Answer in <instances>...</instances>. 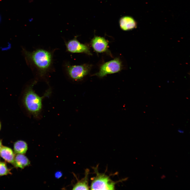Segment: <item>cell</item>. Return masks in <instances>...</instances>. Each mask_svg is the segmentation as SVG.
Wrapping results in <instances>:
<instances>
[{
	"label": "cell",
	"mask_w": 190,
	"mask_h": 190,
	"mask_svg": "<svg viewBox=\"0 0 190 190\" xmlns=\"http://www.w3.org/2000/svg\"><path fill=\"white\" fill-rule=\"evenodd\" d=\"M62 175V174L61 172L58 171L56 172L55 174V177L57 179L61 177Z\"/></svg>",
	"instance_id": "obj_14"
},
{
	"label": "cell",
	"mask_w": 190,
	"mask_h": 190,
	"mask_svg": "<svg viewBox=\"0 0 190 190\" xmlns=\"http://www.w3.org/2000/svg\"><path fill=\"white\" fill-rule=\"evenodd\" d=\"M9 171L6 164L3 162L0 163V176L8 174Z\"/></svg>",
	"instance_id": "obj_13"
},
{
	"label": "cell",
	"mask_w": 190,
	"mask_h": 190,
	"mask_svg": "<svg viewBox=\"0 0 190 190\" xmlns=\"http://www.w3.org/2000/svg\"><path fill=\"white\" fill-rule=\"evenodd\" d=\"M34 84L30 86L26 89L23 96V102L27 111L34 117L38 118L42 110V100L50 94L51 91L48 90L43 96H40L32 88Z\"/></svg>",
	"instance_id": "obj_2"
},
{
	"label": "cell",
	"mask_w": 190,
	"mask_h": 190,
	"mask_svg": "<svg viewBox=\"0 0 190 190\" xmlns=\"http://www.w3.org/2000/svg\"><path fill=\"white\" fill-rule=\"evenodd\" d=\"M108 42L103 37L95 36L92 41V45L93 49L98 53L105 51L107 49Z\"/></svg>",
	"instance_id": "obj_7"
},
{
	"label": "cell",
	"mask_w": 190,
	"mask_h": 190,
	"mask_svg": "<svg viewBox=\"0 0 190 190\" xmlns=\"http://www.w3.org/2000/svg\"><path fill=\"white\" fill-rule=\"evenodd\" d=\"M30 163L28 158L25 155L21 154H17L14 159V165L18 167L23 168Z\"/></svg>",
	"instance_id": "obj_11"
},
{
	"label": "cell",
	"mask_w": 190,
	"mask_h": 190,
	"mask_svg": "<svg viewBox=\"0 0 190 190\" xmlns=\"http://www.w3.org/2000/svg\"><path fill=\"white\" fill-rule=\"evenodd\" d=\"M1 15H0V22H1Z\"/></svg>",
	"instance_id": "obj_18"
},
{
	"label": "cell",
	"mask_w": 190,
	"mask_h": 190,
	"mask_svg": "<svg viewBox=\"0 0 190 190\" xmlns=\"http://www.w3.org/2000/svg\"><path fill=\"white\" fill-rule=\"evenodd\" d=\"M66 49L72 53H85L91 55L88 47L86 45L80 43L77 39V36L68 41L65 43Z\"/></svg>",
	"instance_id": "obj_6"
},
{
	"label": "cell",
	"mask_w": 190,
	"mask_h": 190,
	"mask_svg": "<svg viewBox=\"0 0 190 190\" xmlns=\"http://www.w3.org/2000/svg\"><path fill=\"white\" fill-rule=\"evenodd\" d=\"M0 155L8 162L14 165L15 156L12 150L6 146H3L0 150Z\"/></svg>",
	"instance_id": "obj_9"
},
{
	"label": "cell",
	"mask_w": 190,
	"mask_h": 190,
	"mask_svg": "<svg viewBox=\"0 0 190 190\" xmlns=\"http://www.w3.org/2000/svg\"><path fill=\"white\" fill-rule=\"evenodd\" d=\"M2 147V142H1V141L0 140V150Z\"/></svg>",
	"instance_id": "obj_17"
},
{
	"label": "cell",
	"mask_w": 190,
	"mask_h": 190,
	"mask_svg": "<svg viewBox=\"0 0 190 190\" xmlns=\"http://www.w3.org/2000/svg\"><path fill=\"white\" fill-rule=\"evenodd\" d=\"M25 54L28 59L36 68L40 77H45L52 65V53L48 50L40 48L31 52L27 51Z\"/></svg>",
	"instance_id": "obj_1"
},
{
	"label": "cell",
	"mask_w": 190,
	"mask_h": 190,
	"mask_svg": "<svg viewBox=\"0 0 190 190\" xmlns=\"http://www.w3.org/2000/svg\"><path fill=\"white\" fill-rule=\"evenodd\" d=\"M1 122L0 121V130H1Z\"/></svg>",
	"instance_id": "obj_19"
},
{
	"label": "cell",
	"mask_w": 190,
	"mask_h": 190,
	"mask_svg": "<svg viewBox=\"0 0 190 190\" xmlns=\"http://www.w3.org/2000/svg\"><path fill=\"white\" fill-rule=\"evenodd\" d=\"M27 149V143L23 141H18L15 142L14 145V150L16 154H24L26 152Z\"/></svg>",
	"instance_id": "obj_12"
},
{
	"label": "cell",
	"mask_w": 190,
	"mask_h": 190,
	"mask_svg": "<svg viewBox=\"0 0 190 190\" xmlns=\"http://www.w3.org/2000/svg\"><path fill=\"white\" fill-rule=\"evenodd\" d=\"M119 23L121 28L124 31L132 29L137 26V23L135 20L132 17L128 16L121 18Z\"/></svg>",
	"instance_id": "obj_8"
},
{
	"label": "cell",
	"mask_w": 190,
	"mask_h": 190,
	"mask_svg": "<svg viewBox=\"0 0 190 190\" xmlns=\"http://www.w3.org/2000/svg\"><path fill=\"white\" fill-rule=\"evenodd\" d=\"M178 131L180 133H183V132H184V131H183V130H180V129H179V130H178Z\"/></svg>",
	"instance_id": "obj_15"
},
{
	"label": "cell",
	"mask_w": 190,
	"mask_h": 190,
	"mask_svg": "<svg viewBox=\"0 0 190 190\" xmlns=\"http://www.w3.org/2000/svg\"><path fill=\"white\" fill-rule=\"evenodd\" d=\"M121 65L119 60L116 58L102 65L100 67L99 72L96 75L102 77L108 74L114 73L120 71Z\"/></svg>",
	"instance_id": "obj_5"
},
{
	"label": "cell",
	"mask_w": 190,
	"mask_h": 190,
	"mask_svg": "<svg viewBox=\"0 0 190 190\" xmlns=\"http://www.w3.org/2000/svg\"><path fill=\"white\" fill-rule=\"evenodd\" d=\"M96 175L92 180L91 190H114L116 182L112 181L110 177L104 173H99L97 167L94 168Z\"/></svg>",
	"instance_id": "obj_3"
},
{
	"label": "cell",
	"mask_w": 190,
	"mask_h": 190,
	"mask_svg": "<svg viewBox=\"0 0 190 190\" xmlns=\"http://www.w3.org/2000/svg\"><path fill=\"white\" fill-rule=\"evenodd\" d=\"M65 69L69 77L73 80L77 81L81 79L88 73L90 67L87 64L75 65L67 64Z\"/></svg>",
	"instance_id": "obj_4"
},
{
	"label": "cell",
	"mask_w": 190,
	"mask_h": 190,
	"mask_svg": "<svg viewBox=\"0 0 190 190\" xmlns=\"http://www.w3.org/2000/svg\"><path fill=\"white\" fill-rule=\"evenodd\" d=\"M165 177V176L164 175H163L161 177V178L162 179H163Z\"/></svg>",
	"instance_id": "obj_16"
},
{
	"label": "cell",
	"mask_w": 190,
	"mask_h": 190,
	"mask_svg": "<svg viewBox=\"0 0 190 190\" xmlns=\"http://www.w3.org/2000/svg\"><path fill=\"white\" fill-rule=\"evenodd\" d=\"M89 172V169H86L85 172V176L74 185L73 190L89 189L90 188L88 185Z\"/></svg>",
	"instance_id": "obj_10"
}]
</instances>
